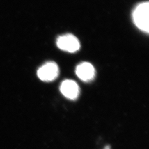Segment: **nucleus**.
<instances>
[{
  "instance_id": "nucleus-1",
  "label": "nucleus",
  "mask_w": 149,
  "mask_h": 149,
  "mask_svg": "<svg viewBox=\"0 0 149 149\" xmlns=\"http://www.w3.org/2000/svg\"><path fill=\"white\" fill-rule=\"evenodd\" d=\"M149 2H143L135 8L133 14L135 24L140 29L146 33L149 31Z\"/></svg>"
},
{
  "instance_id": "nucleus-2",
  "label": "nucleus",
  "mask_w": 149,
  "mask_h": 149,
  "mask_svg": "<svg viewBox=\"0 0 149 149\" xmlns=\"http://www.w3.org/2000/svg\"><path fill=\"white\" fill-rule=\"evenodd\" d=\"M56 44L60 49L70 53L76 52L79 49L80 47L77 38L70 34L58 38Z\"/></svg>"
},
{
  "instance_id": "nucleus-3",
  "label": "nucleus",
  "mask_w": 149,
  "mask_h": 149,
  "mask_svg": "<svg viewBox=\"0 0 149 149\" xmlns=\"http://www.w3.org/2000/svg\"><path fill=\"white\" fill-rule=\"evenodd\" d=\"M58 66L54 62H48L43 65L37 72L38 77L44 81H53L58 77Z\"/></svg>"
},
{
  "instance_id": "nucleus-4",
  "label": "nucleus",
  "mask_w": 149,
  "mask_h": 149,
  "mask_svg": "<svg viewBox=\"0 0 149 149\" xmlns=\"http://www.w3.org/2000/svg\"><path fill=\"white\" fill-rule=\"evenodd\" d=\"M60 91L66 98L70 100H75L79 95L80 89L76 82L72 80H66L62 82Z\"/></svg>"
},
{
  "instance_id": "nucleus-5",
  "label": "nucleus",
  "mask_w": 149,
  "mask_h": 149,
  "mask_svg": "<svg viewBox=\"0 0 149 149\" xmlns=\"http://www.w3.org/2000/svg\"><path fill=\"white\" fill-rule=\"evenodd\" d=\"M76 73L81 80L89 81L94 78L95 70L92 64L85 62L79 64L77 66Z\"/></svg>"
},
{
  "instance_id": "nucleus-6",
  "label": "nucleus",
  "mask_w": 149,
  "mask_h": 149,
  "mask_svg": "<svg viewBox=\"0 0 149 149\" xmlns=\"http://www.w3.org/2000/svg\"><path fill=\"white\" fill-rule=\"evenodd\" d=\"M104 149H111V147L109 146H106Z\"/></svg>"
}]
</instances>
